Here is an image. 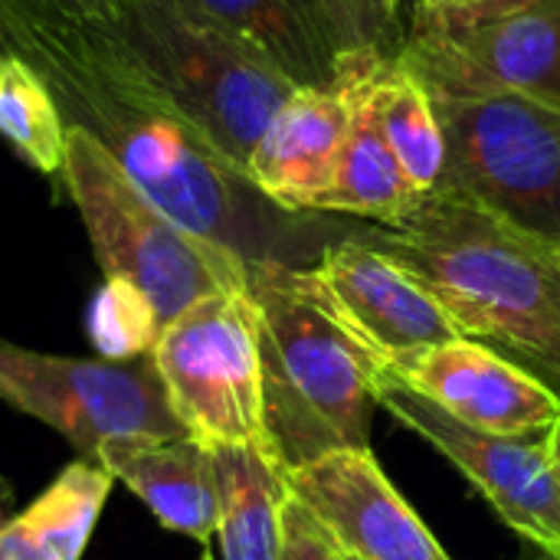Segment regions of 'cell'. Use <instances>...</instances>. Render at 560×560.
<instances>
[{
  "mask_svg": "<svg viewBox=\"0 0 560 560\" xmlns=\"http://www.w3.org/2000/svg\"><path fill=\"white\" fill-rule=\"evenodd\" d=\"M200 560H213V555H210V551H203V555H200Z\"/></svg>",
  "mask_w": 560,
  "mask_h": 560,
  "instance_id": "31",
  "label": "cell"
},
{
  "mask_svg": "<svg viewBox=\"0 0 560 560\" xmlns=\"http://www.w3.org/2000/svg\"><path fill=\"white\" fill-rule=\"evenodd\" d=\"M279 560H351L335 538L318 525V518L289 495L282 512V555Z\"/></svg>",
  "mask_w": 560,
  "mask_h": 560,
  "instance_id": "25",
  "label": "cell"
},
{
  "mask_svg": "<svg viewBox=\"0 0 560 560\" xmlns=\"http://www.w3.org/2000/svg\"><path fill=\"white\" fill-rule=\"evenodd\" d=\"M0 400L66 436L89 463L105 443L187 436L151 354L115 364L39 354L0 338Z\"/></svg>",
  "mask_w": 560,
  "mask_h": 560,
  "instance_id": "8",
  "label": "cell"
},
{
  "mask_svg": "<svg viewBox=\"0 0 560 560\" xmlns=\"http://www.w3.org/2000/svg\"><path fill=\"white\" fill-rule=\"evenodd\" d=\"M259 52L295 89H335L345 75V52L322 0H180Z\"/></svg>",
  "mask_w": 560,
  "mask_h": 560,
  "instance_id": "15",
  "label": "cell"
},
{
  "mask_svg": "<svg viewBox=\"0 0 560 560\" xmlns=\"http://www.w3.org/2000/svg\"><path fill=\"white\" fill-rule=\"evenodd\" d=\"M98 26L138 82L246 174L295 85L180 0H115Z\"/></svg>",
  "mask_w": 560,
  "mask_h": 560,
  "instance_id": "4",
  "label": "cell"
},
{
  "mask_svg": "<svg viewBox=\"0 0 560 560\" xmlns=\"http://www.w3.org/2000/svg\"><path fill=\"white\" fill-rule=\"evenodd\" d=\"M364 240L420 279L463 338L502 354L560 400V246L453 187L423 194L407 217Z\"/></svg>",
  "mask_w": 560,
  "mask_h": 560,
  "instance_id": "2",
  "label": "cell"
},
{
  "mask_svg": "<svg viewBox=\"0 0 560 560\" xmlns=\"http://www.w3.org/2000/svg\"><path fill=\"white\" fill-rule=\"evenodd\" d=\"M115 0H0V43L20 33L79 30L108 20Z\"/></svg>",
  "mask_w": 560,
  "mask_h": 560,
  "instance_id": "24",
  "label": "cell"
},
{
  "mask_svg": "<svg viewBox=\"0 0 560 560\" xmlns=\"http://www.w3.org/2000/svg\"><path fill=\"white\" fill-rule=\"evenodd\" d=\"M358 66L374 115L384 128V138L417 194H430L443 180L446 141L436 105L423 79L397 59H351Z\"/></svg>",
  "mask_w": 560,
  "mask_h": 560,
  "instance_id": "19",
  "label": "cell"
},
{
  "mask_svg": "<svg viewBox=\"0 0 560 560\" xmlns=\"http://www.w3.org/2000/svg\"><path fill=\"white\" fill-rule=\"evenodd\" d=\"M95 463L135 492L167 532L203 545L217 535L220 492L213 453L197 440L105 443Z\"/></svg>",
  "mask_w": 560,
  "mask_h": 560,
  "instance_id": "16",
  "label": "cell"
},
{
  "mask_svg": "<svg viewBox=\"0 0 560 560\" xmlns=\"http://www.w3.org/2000/svg\"><path fill=\"white\" fill-rule=\"evenodd\" d=\"M59 174L105 276L138 285L161 325H171L200 299L249 289V262L240 253L207 243L164 217L128 180L112 151L79 125L66 131Z\"/></svg>",
  "mask_w": 560,
  "mask_h": 560,
  "instance_id": "5",
  "label": "cell"
},
{
  "mask_svg": "<svg viewBox=\"0 0 560 560\" xmlns=\"http://www.w3.org/2000/svg\"><path fill=\"white\" fill-rule=\"evenodd\" d=\"M66 118L33 66L7 56L0 89V138L36 171L56 174L66 158Z\"/></svg>",
  "mask_w": 560,
  "mask_h": 560,
  "instance_id": "21",
  "label": "cell"
},
{
  "mask_svg": "<svg viewBox=\"0 0 560 560\" xmlns=\"http://www.w3.org/2000/svg\"><path fill=\"white\" fill-rule=\"evenodd\" d=\"M151 358L190 440L207 450L249 446L276 459L266 427L259 325L249 289L220 292L190 305L164 325Z\"/></svg>",
  "mask_w": 560,
  "mask_h": 560,
  "instance_id": "7",
  "label": "cell"
},
{
  "mask_svg": "<svg viewBox=\"0 0 560 560\" xmlns=\"http://www.w3.org/2000/svg\"><path fill=\"white\" fill-rule=\"evenodd\" d=\"M335 89L345 92L351 121H348L341 154H338L335 180L328 194L322 197L318 213H348L358 220H371L374 226H394L400 217L413 210V203L423 194H417L410 180L404 177L384 138V128L374 115V105L368 98L358 66L348 62Z\"/></svg>",
  "mask_w": 560,
  "mask_h": 560,
  "instance_id": "17",
  "label": "cell"
},
{
  "mask_svg": "<svg viewBox=\"0 0 560 560\" xmlns=\"http://www.w3.org/2000/svg\"><path fill=\"white\" fill-rule=\"evenodd\" d=\"M85 328L102 361H115V364L148 358L164 331L151 299L138 285L108 276L89 305Z\"/></svg>",
  "mask_w": 560,
  "mask_h": 560,
  "instance_id": "22",
  "label": "cell"
},
{
  "mask_svg": "<svg viewBox=\"0 0 560 560\" xmlns=\"http://www.w3.org/2000/svg\"><path fill=\"white\" fill-rule=\"evenodd\" d=\"M210 453L220 492L217 538L223 560H279L289 502L282 466L249 446H217Z\"/></svg>",
  "mask_w": 560,
  "mask_h": 560,
  "instance_id": "18",
  "label": "cell"
},
{
  "mask_svg": "<svg viewBox=\"0 0 560 560\" xmlns=\"http://www.w3.org/2000/svg\"><path fill=\"white\" fill-rule=\"evenodd\" d=\"M3 72H7V56H0V89H3Z\"/></svg>",
  "mask_w": 560,
  "mask_h": 560,
  "instance_id": "29",
  "label": "cell"
},
{
  "mask_svg": "<svg viewBox=\"0 0 560 560\" xmlns=\"http://www.w3.org/2000/svg\"><path fill=\"white\" fill-rule=\"evenodd\" d=\"M266 427L282 472L338 450H371L384 364L338 318L308 266L249 262Z\"/></svg>",
  "mask_w": 560,
  "mask_h": 560,
  "instance_id": "3",
  "label": "cell"
},
{
  "mask_svg": "<svg viewBox=\"0 0 560 560\" xmlns=\"http://www.w3.org/2000/svg\"><path fill=\"white\" fill-rule=\"evenodd\" d=\"M112 486L115 476L98 463H69L39 499L16 512V522L52 560H79Z\"/></svg>",
  "mask_w": 560,
  "mask_h": 560,
  "instance_id": "20",
  "label": "cell"
},
{
  "mask_svg": "<svg viewBox=\"0 0 560 560\" xmlns=\"http://www.w3.org/2000/svg\"><path fill=\"white\" fill-rule=\"evenodd\" d=\"M345 59H397L407 43L404 0H322Z\"/></svg>",
  "mask_w": 560,
  "mask_h": 560,
  "instance_id": "23",
  "label": "cell"
},
{
  "mask_svg": "<svg viewBox=\"0 0 560 560\" xmlns=\"http://www.w3.org/2000/svg\"><path fill=\"white\" fill-rule=\"evenodd\" d=\"M308 272L338 318L384 364L463 338L436 295L364 236L328 243Z\"/></svg>",
  "mask_w": 560,
  "mask_h": 560,
  "instance_id": "11",
  "label": "cell"
},
{
  "mask_svg": "<svg viewBox=\"0 0 560 560\" xmlns=\"http://www.w3.org/2000/svg\"><path fill=\"white\" fill-rule=\"evenodd\" d=\"M535 560H560V558H555V555H545V551H541V558H535Z\"/></svg>",
  "mask_w": 560,
  "mask_h": 560,
  "instance_id": "30",
  "label": "cell"
},
{
  "mask_svg": "<svg viewBox=\"0 0 560 560\" xmlns=\"http://www.w3.org/2000/svg\"><path fill=\"white\" fill-rule=\"evenodd\" d=\"M348 121L351 108L341 89H295L249 154V184L285 213H318Z\"/></svg>",
  "mask_w": 560,
  "mask_h": 560,
  "instance_id": "14",
  "label": "cell"
},
{
  "mask_svg": "<svg viewBox=\"0 0 560 560\" xmlns=\"http://www.w3.org/2000/svg\"><path fill=\"white\" fill-rule=\"evenodd\" d=\"M443 3H456V0H417V7H443Z\"/></svg>",
  "mask_w": 560,
  "mask_h": 560,
  "instance_id": "28",
  "label": "cell"
},
{
  "mask_svg": "<svg viewBox=\"0 0 560 560\" xmlns=\"http://www.w3.org/2000/svg\"><path fill=\"white\" fill-rule=\"evenodd\" d=\"M0 56L23 59L49 85L66 125L95 135L128 180L187 233L240 253L246 262H282L272 217H285L194 125L161 105L105 39L102 26L20 33Z\"/></svg>",
  "mask_w": 560,
  "mask_h": 560,
  "instance_id": "1",
  "label": "cell"
},
{
  "mask_svg": "<svg viewBox=\"0 0 560 560\" xmlns=\"http://www.w3.org/2000/svg\"><path fill=\"white\" fill-rule=\"evenodd\" d=\"M377 400L463 469L515 535L560 558V476L548 453V433L502 436L472 430L394 377L381 381Z\"/></svg>",
  "mask_w": 560,
  "mask_h": 560,
  "instance_id": "10",
  "label": "cell"
},
{
  "mask_svg": "<svg viewBox=\"0 0 560 560\" xmlns=\"http://www.w3.org/2000/svg\"><path fill=\"white\" fill-rule=\"evenodd\" d=\"M10 509V489L0 479V560H52L16 522Z\"/></svg>",
  "mask_w": 560,
  "mask_h": 560,
  "instance_id": "26",
  "label": "cell"
},
{
  "mask_svg": "<svg viewBox=\"0 0 560 560\" xmlns=\"http://www.w3.org/2000/svg\"><path fill=\"white\" fill-rule=\"evenodd\" d=\"M302 502L351 560H453L371 450H338L285 472Z\"/></svg>",
  "mask_w": 560,
  "mask_h": 560,
  "instance_id": "12",
  "label": "cell"
},
{
  "mask_svg": "<svg viewBox=\"0 0 560 560\" xmlns=\"http://www.w3.org/2000/svg\"><path fill=\"white\" fill-rule=\"evenodd\" d=\"M423 85L446 141L440 187L560 246V105L502 89Z\"/></svg>",
  "mask_w": 560,
  "mask_h": 560,
  "instance_id": "6",
  "label": "cell"
},
{
  "mask_svg": "<svg viewBox=\"0 0 560 560\" xmlns=\"http://www.w3.org/2000/svg\"><path fill=\"white\" fill-rule=\"evenodd\" d=\"M400 59L423 82L502 89L560 105V0L417 7Z\"/></svg>",
  "mask_w": 560,
  "mask_h": 560,
  "instance_id": "9",
  "label": "cell"
},
{
  "mask_svg": "<svg viewBox=\"0 0 560 560\" xmlns=\"http://www.w3.org/2000/svg\"><path fill=\"white\" fill-rule=\"evenodd\" d=\"M548 453H551V463H555V469H558L560 476V420L548 430Z\"/></svg>",
  "mask_w": 560,
  "mask_h": 560,
  "instance_id": "27",
  "label": "cell"
},
{
  "mask_svg": "<svg viewBox=\"0 0 560 560\" xmlns=\"http://www.w3.org/2000/svg\"><path fill=\"white\" fill-rule=\"evenodd\" d=\"M410 390L433 400L459 423L502 436H538L560 420V400L502 354L453 338L423 348L384 371Z\"/></svg>",
  "mask_w": 560,
  "mask_h": 560,
  "instance_id": "13",
  "label": "cell"
}]
</instances>
